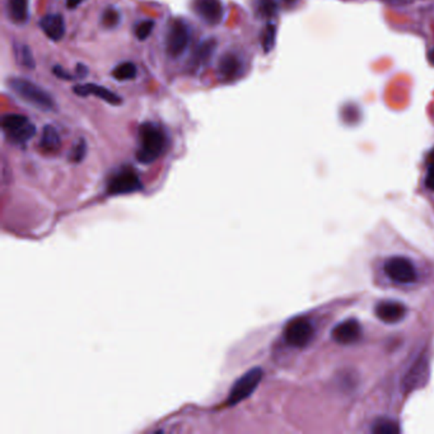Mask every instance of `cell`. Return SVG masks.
Wrapping results in <instances>:
<instances>
[{
    "instance_id": "1",
    "label": "cell",
    "mask_w": 434,
    "mask_h": 434,
    "mask_svg": "<svg viewBox=\"0 0 434 434\" xmlns=\"http://www.w3.org/2000/svg\"><path fill=\"white\" fill-rule=\"evenodd\" d=\"M138 137L139 146L137 149V160L144 164L157 161L169 146L167 134L164 133L162 126L155 123H143L139 126Z\"/></svg>"
},
{
    "instance_id": "2",
    "label": "cell",
    "mask_w": 434,
    "mask_h": 434,
    "mask_svg": "<svg viewBox=\"0 0 434 434\" xmlns=\"http://www.w3.org/2000/svg\"><path fill=\"white\" fill-rule=\"evenodd\" d=\"M8 84H9V88L12 89L17 96L37 110L45 111V112L56 111V102L54 97L47 91L37 86L36 83H33L30 79L12 78L9 79Z\"/></svg>"
},
{
    "instance_id": "3",
    "label": "cell",
    "mask_w": 434,
    "mask_h": 434,
    "mask_svg": "<svg viewBox=\"0 0 434 434\" xmlns=\"http://www.w3.org/2000/svg\"><path fill=\"white\" fill-rule=\"evenodd\" d=\"M1 129L8 141L15 146H24L36 134V126L27 116L7 114L1 118Z\"/></svg>"
},
{
    "instance_id": "4",
    "label": "cell",
    "mask_w": 434,
    "mask_h": 434,
    "mask_svg": "<svg viewBox=\"0 0 434 434\" xmlns=\"http://www.w3.org/2000/svg\"><path fill=\"white\" fill-rule=\"evenodd\" d=\"M192 41V30L189 23L183 18H175L169 24L164 46L171 58H180L184 55Z\"/></svg>"
},
{
    "instance_id": "5",
    "label": "cell",
    "mask_w": 434,
    "mask_h": 434,
    "mask_svg": "<svg viewBox=\"0 0 434 434\" xmlns=\"http://www.w3.org/2000/svg\"><path fill=\"white\" fill-rule=\"evenodd\" d=\"M264 371L261 368H252L247 373L235 381V385L232 386V389L229 391L228 398H227V405L233 406L238 403H241L243 400L250 398L254 394V391L256 390L258 385L263 380Z\"/></svg>"
},
{
    "instance_id": "6",
    "label": "cell",
    "mask_w": 434,
    "mask_h": 434,
    "mask_svg": "<svg viewBox=\"0 0 434 434\" xmlns=\"http://www.w3.org/2000/svg\"><path fill=\"white\" fill-rule=\"evenodd\" d=\"M313 334L315 329L311 321L304 317H300L287 325L284 330V339L290 346L303 348L312 340Z\"/></svg>"
},
{
    "instance_id": "7",
    "label": "cell",
    "mask_w": 434,
    "mask_h": 434,
    "mask_svg": "<svg viewBox=\"0 0 434 434\" xmlns=\"http://www.w3.org/2000/svg\"><path fill=\"white\" fill-rule=\"evenodd\" d=\"M143 185L140 181L138 173L132 169H124L118 171L111 177L107 190L112 195H125L141 190Z\"/></svg>"
},
{
    "instance_id": "8",
    "label": "cell",
    "mask_w": 434,
    "mask_h": 434,
    "mask_svg": "<svg viewBox=\"0 0 434 434\" xmlns=\"http://www.w3.org/2000/svg\"><path fill=\"white\" fill-rule=\"evenodd\" d=\"M385 272L390 279L401 284H410L418 278L412 261L401 256L389 258L385 263Z\"/></svg>"
},
{
    "instance_id": "9",
    "label": "cell",
    "mask_w": 434,
    "mask_h": 434,
    "mask_svg": "<svg viewBox=\"0 0 434 434\" xmlns=\"http://www.w3.org/2000/svg\"><path fill=\"white\" fill-rule=\"evenodd\" d=\"M192 7L200 21L208 26H218L224 18L222 0H192Z\"/></svg>"
},
{
    "instance_id": "10",
    "label": "cell",
    "mask_w": 434,
    "mask_h": 434,
    "mask_svg": "<svg viewBox=\"0 0 434 434\" xmlns=\"http://www.w3.org/2000/svg\"><path fill=\"white\" fill-rule=\"evenodd\" d=\"M245 73V60L240 54L228 52L218 61V75L223 82L237 81Z\"/></svg>"
},
{
    "instance_id": "11",
    "label": "cell",
    "mask_w": 434,
    "mask_h": 434,
    "mask_svg": "<svg viewBox=\"0 0 434 434\" xmlns=\"http://www.w3.org/2000/svg\"><path fill=\"white\" fill-rule=\"evenodd\" d=\"M218 42L215 38H206L200 42L192 52V58L189 60V70L192 74H196L200 70L206 69L213 59L214 54L217 52Z\"/></svg>"
},
{
    "instance_id": "12",
    "label": "cell",
    "mask_w": 434,
    "mask_h": 434,
    "mask_svg": "<svg viewBox=\"0 0 434 434\" xmlns=\"http://www.w3.org/2000/svg\"><path fill=\"white\" fill-rule=\"evenodd\" d=\"M73 92L79 97L93 96L102 100L104 102L112 104V106H118L123 103V98L116 95L115 92H112L111 89L98 86L95 83H88V84H77L74 86Z\"/></svg>"
},
{
    "instance_id": "13",
    "label": "cell",
    "mask_w": 434,
    "mask_h": 434,
    "mask_svg": "<svg viewBox=\"0 0 434 434\" xmlns=\"http://www.w3.org/2000/svg\"><path fill=\"white\" fill-rule=\"evenodd\" d=\"M332 339L339 344H354L362 336V327L357 320H346L334 327Z\"/></svg>"
},
{
    "instance_id": "14",
    "label": "cell",
    "mask_w": 434,
    "mask_h": 434,
    "mask_svg": "<svg viewBox=\"0 0 434 434\" xmlns=\"http://www.w3.org/2000/svg\"><path fill=\"white\" fill-rule=\"evenodd\" d=\"M40 29L42 30L47 38L54 42H59L65 35V21L61 15H47L42 17L38 22Z\"/></svg>"
},
{
    "instance_id": "15",
    "label": "cell",
    "mask_w": 434,
    "mask_h": 434,
    "mask_svg": "<svg viewBox=\"0 0 434 434\" xmlns=\"http://www.w3.org/2000/svg\"><path fill=\"white\" fill-rule=\"evenodd\" d=\"M375 316L382 320L383 323L394 324L404 318L406 309L404 304L398 302H381L375 306Z\"/></svg>"
},
{
    "instance_id": "16",
    "label": "cell",
    "mask_w": 434,
    "mask_h": 434,
    "mask_svg": "<svg viewBox=\"0 0 434 434\" xmlns=\"http://www.w3.org/2000/svg\"><path fill=\"white\" fill-rule=\"evenodd\" d=\"M8 17L15 24H26L30 20L29 0H7Z\"/></svg>"
},
{
    "instance_id": "17",
    "label": "cell",
    "mask_w": 434,
    "mask_h": 434,
    "mask_svg": "<svg viewBox=\"0 0 434 434\" xmlns=\"http://www.w3.org/2000/svg\"><path fill=\"white\" fill-rule=\"evenodd\" d=\"M40 148L46 155H55L61 148V138L59 132L52 125L44 126L40 140Z\"/></svg>"
},
{
    "instance_id": "18",
    "label": "cell",
    "mask_w": 434,
    "mask_h": 434,
    "mask_svg": "<svg viewBox=\"0 0 434 434\" xmlns=\"http://www.w3.org/2000/svg\"><path fill=\"white\" fill-rule=\"evenodd\" d=\"M111 75L118 82L133 81L138 75V68L133 61H124L111 70Z\"/></svg>"
},
{
    "instance_id": "19",
    "label": "cell",
    "mask_w": 434,
    "mask_h": 434,
    "mask_svg": "<svg viewBox=\"0 0 434 434\" xmlns=\"http://www.w3.org/2000/svg\"><path fill=\"white\" fill-rule=\"evenodd\" d=\"M13 52H15V60L20 65H22L26 69H35L36 68V61H35L33 54H32V50H31L29 45L17 42L13 47Z\"/></svg>"
},
{
    "instance_id": "20",
    "label": "cell",
    "mask_w": 434,
    "mask_h": 434,
    "mask_svg": "<svg viewBox=\"0 0 434 434\" xmlns=\"http://www.w3.org/2000/svg\"><path fill=\"white\" fill-rule=\"evenodd\" d=\"M120 22H121V15L116 8L109 7L103 10L102 18H101L103 27L112 30V29H116Z\"/></svg>"
},
{
    "instance_id": "21",
    "label": "cell",
    "mask_w": 434,
    "mask_h": 434,
    "mask_svg": "<svg viewBox=\"0 0 434 434\" xmlns=\"http://www.w3.org/2000/svg\"><path fill=\"white\" fill-rule=\"evenodd\" d=\"M256 12L263 18H272L278 12L277 0H256Z\"/></svg>"
},
{
    "instance_id": "22",
    "label": "cell",
    "mask_w": 434,
    "mask_h": 434,
    "mask_svg": "<svg viewBox=\"0 0 434 434\" xmlns=\"http://www.w3.org/2000/svg\"><path fill=\"white\" fill-rule=\"evenodd\" d=\"M275 37H277V27L268 23L265 29L263 31V36H261V46L265 54L272 52L274 45H275Z\"/></svg>"
},
{
    "instance_id": "23",
    "label": "cell",
    "mask_w": 434,
    "mask_h": 434,
    "mask_svg": "<svg viewBox=\"0 0 434 434\" xmlns=\"http://www.w3.org/2000/svg\"><path fill=\"white\" fill-rule=\"evenodd\" d=\"M155 22L153 20H144L135 24L134 35L139 41H146L155 30Z\"/></svg>"
},
{
    "instance_id": "24",
    "label": "cell",
    "mask_w": 434,
    "mask_h": 434,
    "mask_svg": "<svg viewBox=\"0 0 434 434\" xmlns=\"http://www.w3.org/2000/svg\"><path fill=\"white\" fill-rule=\"evenodd\" d=\"M373 433L375 434H396L400 433V428L398 423H395L391 419H380L377 420L375 426L372 428Z\"/></svg>"
},
{
    "instance_id": "25",
    "label": "cell",
    "mask_w": 434,
    "mask_h": 434,
    "mask_svg": "<svg viewBox=\"0 0 434 434\" xmlns=\"http://www.w3.org/2000/svg\"><path fill=\"white\" fill-rule=\"evenodd\" d=\"M87 155V143L86 140L81 138L78 140L75 144H74L73 149L70 152V157L69 160L74 163H79L84 160V157Z\"/></svg>"
},
{
    "instance_id": "26",
    "label": "cell",
    "mask_w": 434,
    "mask_h": 434,
    "mask_svg": "<svg viewBox=\"0 0 434 434\" xmlns=\"http://www.w3.org/2000/svg\"><path fill=\"white\" fill-rule=\"evenodd\" d=\"M426 186L429 190L434 192V150L429 157V164H428L427 176H426Z\"/></svg>"
},
{
    "instance_id": "27",
    "label": "cell",
    "mask_w": 434,
    "mask_h": 434,
    "mask_svg": "<svg viewBox=\"0 0 434 434\" xmlns=\"http://www.w3.org/2000/svg\"><path fill=\"white\" fill-rule=\"evenodd\" d=\"M52 74L56 78L61 79V81H73L74 78H75L73 74L69 73L64 68L60 67V65H54L52 67Z\"/></svg>"
},
{
    "instance_id": "28",
    "label": "cell",
    "mask_w": 434,
    "mask_h": 434,
    "mask_svg": "<svg viewBox=\"0 0 434 434\" xmlns=\"http://www.w3.org/2000/svg\"><path fill=\"white\" fill-rule=\"evenodd\" d=\"M88 68L86 67L84 64H82V63H79V64L77 65V68H75V73H77V77H78V78H81V79H83V78H86V77L88 75Z\"/></svg>"
},
{
    "instance_id": "29",
    "label": "cell",
    "mask_w": 434,
    "mask_h": 434,
    "mask_svg": "<svg viewBox=\"0 0 434 434\" xmlns=\"http://www.w3.org/2000/svg\"><path fill=\"white\" fill-rule=\"evenodd\" d=\"M84 0H67L68 9H77Z\"/></svg>"
},
{
    "instance_id": "30",
    "label": "cell",
    "mask_w": 434,
    "mask_h": 434,
    "mask_svg": "<svg viewBox=\"0 0 434 434\" xmlns=\"http://www.w3.org/2000/svg\"><path fill=\"white\" fill-rule=\"evenodd\" d=\"M428 56H429V61L434 65V47L429 52V55H428Z\"/></svg>"
},
{
    "instance_id": "31",
    "label": "cell",
    "mask_w": 434,
    "mask_h": 434,
    "mask_svg": "<svg viewBox=\"0 0 434 434\" xmlns=\"http://www.w3.org/2000/svg\"><path fill=\"white\" fill-rule=\"evenodd\" d=\"M395 1H408V0H395Z\"/></svg>"
}]
</instances>
